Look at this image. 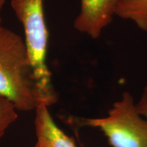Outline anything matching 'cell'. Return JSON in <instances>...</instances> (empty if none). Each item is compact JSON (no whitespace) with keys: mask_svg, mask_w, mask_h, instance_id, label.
I'll return each instance as SVG.
<instances>
[{"mask_svg":"<svg viewBox=\"0 0 147 147\" xmlns=\"http://www.w3.org/2000/svg\"><path fill=\"white\" fill-rule=\"evenodd\" d=\"M5 3V0H0V27H1L2 25H1V22H2V20H1V10H2L3 6Z\"/></svg>","mask_w":147,"mask_h":147,"instance_id":"obj_9","label":"cell"},{"mask_svg":"<svg viewBox=\"0 0 147 147\" xmlns=\"http://www.w3.org/2000/svg\"><path fill=\"white\" fill-rule=\"evenodd\" d=\"M44 0H11L10 5L23 25L25 43L34 71L37 85L47 99L49 106L57 101L47 64L49 32L45 23Z\"/></svg>","mask_w":147,"mask_h":147,"instance_id":"obj_2","label":"cell"},{"mask_svg":"<svg viewBox=\"0 0 147 147\" xmlns=\"http://www.w3.org/2000/svg\"><path fill=\"white\" fill-rule=\"evenodd\" d=\"M35 110L34 124L37 142L43 147H76L73 140L55 123L49 110V106L41 104Z\"/></svg>","mask_w":147,"mask_h":147,"instance_id":"obj_5","label":"cell"},{"mask_svg":"<svg viewBox=\"0 0 147 147\" xmlns=\"http://www.w3.org/2000/svg\"><path fill=\"white\" fill-rule=\"evenodd\" d=\"M84 125L99 128L113 147H147V120L142 119L128 92L102 119H83Z\"/></svg>","mask_w":147,"mask_h":147,"instance_id":"obj_3","label":"cell"},{"mask_svg":"<svg viewBox=\"0 0 147 147\" xmlns=\"http://www.w3.org/2000/svg\"><path fill=\"white\" fill-rule=\"evenodd\" d=\"M115 14L132 20L138 27L147 32V0H119Z\"/></svg>","mask_w":147,"mask_h":147,"instance_id":"obj_6","label":"cell"},{"mask_svg":"<svg viewBox=\"0 0 147 147\" xmlns=\"http://www.w3.org/2000/svg\"><path fill=\"white\" fill-rule=\"evenodd\" d=\"M35 147H43V146H42V144H40V142H36V146H35Z\"/></svg>","mask_w":147,"mask_h":147,"instance_id":"obj_10","label":"cell"},{"mask_svg":"<svg viewBox=\"0 0 147 147\" xmlns=\"http://www.w3.org/2000/svg\"><path fill=\"white\" fill-rule=\"evenodd\" d=\"M119 0H81V8L74 23V28L99 38L104 27L111 22Z\"/></svg>","mask_w":147,"mask_h":147,"instance_id":"obj_4","label":"cell"},{"mask_svg":"<svg viewBox=\"0 0 147 147\" xmlns=\"http://www.w3.org/2000/svg\"><path fill=\"white\" fill-rule=\"evenodd\" d=\"M0 95L13 103L17 110L49 107L36 80L25 40L6 27H0Z\"/></svg>","mask_w":147,"mask_h":147,"instance_id":"obj_1","label":"cell"},{"mask_svg":"<svg viewBox=\"0 0 147 147\" xmlns=\"http://www.w3.org/2000/svg\"><path fill=\"white\" fill-rule=\"evenodd\" d=\"M16 108L8 99L0 95V138L18 119Z\"/></svg>","mask_w":147,"mask_h":147,"instance_id":"obj_7","label":"cell"},{"mask_svg":"<svg viewBox=\"0 0 147 147\" xmlns=\"http://www.w3.org/2000/svg\"><path fill=\"white\" fill-rule=\"evenodd\" d=\"M136 106L140 115L146 117L147 120V86L144 89L142 97Z\"/></svg>","mask_w":147,"mask_h":147,"instance_id":"obj_8","label":"cell"}]
</instances>
